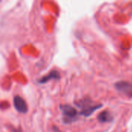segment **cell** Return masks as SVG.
<instances>
[{"label":"cell","instance_id":"cell-1","mask_svg":"<svg viewBox=\"0 0 132 132\" xmlns=\"http://www.w3.org/2000/svg\"><path fill=\"white\" fill-rule=\"evenodd\" d=\"M60 109L63 114V121L66 124H70L74 121L77 115V110L70 105H62L60 106Z\"/></svg>","mask_w":132,"mask_h":132},{"label":"cell","instance_id":"cell-7","mask_svg":"<svg viewBox=\"0 0 132 132\" xmlns=\"http://www.w3.org/2000/svg\"><path fill=\"white\" fill-rule=\"evenodd\" d=\"M9 106V104H8L7 102H5V101H2V102L0 103V108H1V109H5V108H7Z\"/></svg>","mask_w":132,"mask_h":132},{"label":"cell","instance_id":"cell-8","mask_svg":"<svg viewBox=\"0 0 132 132\" xmlns=\"http://www.w3.org/2000/svg\"><path fill=\"white\" fill-rule=\"evenodd\" d=\"M53 131L55 132H60V131L57 128V127H55V126H54V127L53 128Z\"/></svg>","mask_w":132,"mask_h":132},{"label":"cell","instance_id":"cell-2","mask_svg":"<svg viewBox=\"0 0 132 132\" xmlns=\"http://www.w3.org/2000/svg\"><path fill=\"white\" fill-rule=\"evenodd\" d=\"M116 90L127 97H132V83L128 81H118L114 85Z\"/></svg>","mask_w":132,"mask_h":132},{"label":"cell","instance_id":"cell-9","mask_svg":"<svg viewBox=\"0 0 132 132\" xmlns=\"http://www.w3.org/2000/svg\"><path fill=\"white\" fill-rule=\"evenodd\" d=\"M0 1H1V0H0Z\"/></svg>","mask_w":132,"mask_h":132},{"label":"cell","instance_id":"cell-5","mask_svg":"<svg viewBox=\"0 0 132 132\" xmlns=\"http://www.w3.org/2000/svg\"><path fill=\"white\" fill-rule=\"evenodd\" d=\"M97 120L101 123L111 122L113 120V115L108 111H104L97 115Z\"/></svg>","mask_w":132,"mask_h":132},{"label":"cell","instance_id":"cell-4","mask_svg":"<svg viewBox=\"0 0 132 132\" xmlns=\"http://www.w3.org/2000/svg\"><path fill=\"white\" fill-rule=\"evenodd\" d=\"M60 78V73L57 70H52L47 75L43 77L39 80V84H46V83H47L48 81H50L51 80H59Z\"/></svg>","mask_w":132,"mask_h":132},{"label":"cell","instance_id":"cell-6","mask_svg":"<svg viewBox=\"0 0 132 132\" xmlns=\"http://www.w3.org/2000/svg\"><path fill=\"white\" fill-rule=\"evenodd\" d=\"M101 108H102V104H97V105H90V106H88V107L84 108L81 111L80 114L81 115H84L85 117H89L94 111H96L97 110L100 109Z\"/></svg>","mask_w":132,"mask_h":132},{"label":"cell","instance_id":"cell-3","mask_svg":"<svg viewBox=\"0 0 132 132\" xmlns=\"http://www.w3.org/2000/svg\"><path fill=\"white\" fill-rule=\"evenodd\" d=\"M13 104L15 108V110L21 113V114H26L28 111V105L26 102V101L21 97L20 96L17 95L15 96L13 98Z\"/></svg>","mask_w":132,"mask_h":132}]
</instances>
